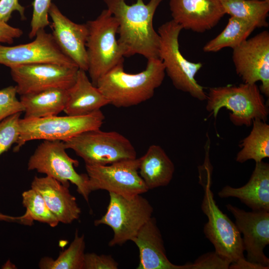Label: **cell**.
Masks as SVG:
<instances>
[{
  "mask_svg": "<svg viewBox=\"0 0 269 269\" xmlns=\"http://www.w3.org/2000/svg\"><path fill=\"white\" fill-rule=\"evenodd\" d=\"M163 0H136L128 4L126 0H104L118 23V39L124 57L135 54L147 59L159 58L160 37L153 26L155 12Z\"/></svg>",
  "mask_w": 269,
  "mask_h": 269,
  "instance_id": "obj_1",
  "label": "cell"
},
{
  "mask_svg": "<svg viewBox=\"0 0 269 269\" xmlns=\"http://www.w3.org/2000/svg\"><path fill=\"white\" fill-rule=\"evenodd\" d=\"M165 75L159 58L147 59L145 68L135 74L125 71L124 64L115 66L99 79L96 86L117 108L137 105L150 99Z\"/></svg>",
  "mask_w": 269,
  "mask_h": 269,
  "instance_id": "obj_2",
  "label": "cell"
},
{
  "mask_svg": "<svg viewBox=\"0 0 269 269\" xmlns=\"http://www.w3.org/2000/svg\"><path fill=\"white\" fill-rule=\"evenodd\" d=\"M206 110L216 119L222 108L229 110V118L235 126L250 127L256 119L266 121L268 106L256 84L243 83L209 89L207 94Z\"/></svg>",
  "mask_w": 269,
  "mask_h": 269,
  "instance_id": "obj_3",
  "label": "cell"
},
{
  "mask_svg": "<svg viewBox=\"0 0 269 269\" xmlns=\"http://www.w3.org/2000/svg\"><path fill=\"white\" fill-rule=\"evenodd\" d=\"M88 30L86 42L89 73L92 84L112 68L124 64V56L117 38L118 23L111 12L102 11L94 20L86 23Z\"/></svg>",
  "mask_w": 269,
  "mask_h": 269,
  "instance_id": "obj_4",
  "label": "cell"
},
{
  "mask_svg": "<svg viewBox=\"0 0 269 269\" xmlns=\"http://www.w3.org/2000/svg\"><path fill=\"white\" fill-rule=\"evenodd\" d=\"M182 27L171 20L161 25L157 32L160 37L159 58L165 73L177 90L188 93L200 101L206 100L204 87L195 79V76L202 67L200 62L187 60L181 53L179 36Z\"/></svg>",
  "mask_w": 269,
  "mask_h": 269,
  "instance_id": "obj_5",
  "label": "cell"
},
{
  "mask_svg": "<svg viewBox=\"0 0 269 269\" xmlns=\"http://www.w3.org/2000/svg\"><path fill=\"white\" fill-rule=\"evenodd\" d=\"M105 116L100 110L83 116H52L38 119H20V134L14 151L32 140L66 141L82 133L100 129Z\"/></svg>",
  "mask_w": 269,
  "mask_h": 269,
  "instance_id": "obj_6",
  "label": "cell"
},
{
  "mask_svg": "<svg viewBox=\"0 0 269 269\" xmlns=\"http://www.w3.org/2000/svg\"><path fill=\"white\" fill-rule=\"evenodd\" d=\"M64 142L66 149H72L85 165H104L136 158V150L130 140L116 131L92 130Z\"/></svg>",
  "mask_w": 269,
  "mask_h": 269,
  "instance_id": "obj_7",
  "label": "cell"
},
{
  "mask_svg": "<svg viewBox=\"0 0 269 269\" xmlns=\"http://www.w3.org/2000/svg\"><path fill=\"white\" fill-rule=\"evenodd\" d=\"M109 203L106 213L94 221L95 226L106 225L113 230L111 247L122 246L136 236L142 226L151 218L153 209L141 195L124 196L109 192Z\"/></svg>",
  "mask_w": 269,
  "mask_h": 269,
  "instance_id": "obj_8",
  "label": "cell"
},
{
  "mask_svg": "<svg viewBox=\"0 0 269 269\" xmlns=\"http://www.w3.org/2000/svg\"><path fill=\"white\" fill-rule=\"evenodd\" d=\"M66 149L63 141L44 140L29 157L27 169L45 174L68 187L70 182L75 185L78 193L88 203L91 192L88 175L76 172L74 167L79 162L70 157Z\"/></svg>",
  "mask_w": 269,
  "mask_h": 269,
  "instance_id": "obj_9",
  "label": "cell"
},
{
  "mask_svg": "<svg viewBox=\"0 0 269 269\" xmlns=\"http://www.w3.org/2000/svg\"><path fill=\"white\" fill-rule=\"evenodd\" d=\"M201 209L207 217L203 232L215 252L230 264L245 259L241 234L236 224L217 206L210 189V180L204 185Z\"/></svg>",
  "mask_w": 269,
  "mask_h": 269,
  "instance_id": "obj_10",
  "label": "cell"
},
{
  "mask_svg": "<svg viewBox=\"0 0 269 269\" xmlns=\"http://www.w3.org/2000/svg\"><path fill=\"white\" fill-rule=\"evenodd\" d=\"M138 158L104 165H85L91 192L105 190L124 196L141 195L148 191L138 173Z\"/></svg>",
  "mask_w": 269,
  "mask_h": 269,
  "instance_id": "obj_11",
  "label": "cell"
},
{
  "mask_svg": "<svg viewBox=\"0 0 269 269\" xmlns=\"http://www.w3.org/2000/svg\"><path fill=\"white\" fill-rule=\"evenodd\" d=\"M20 95L50 88L69 89L75 82L79 68L52 63L21 65L10 68Z\"/></svg>",
  "mask_w": 269,
  "mask_h": 269,
  "instance_id": "obj_12",
  "label": "cell"
},
{
  "mask_svg": "<svg viewBox=\"0 0 269 269\" xmlns=\"http://www.w3.org/2000/svg\"><path fill=\"white\" fill-rule=\"evenodd\" d=\"M237 74L244 83L261 82L260 89L269 96V32L265 30L248 38L233 49Z\"/></svg>",
  "mask_w": 269,
  "mask_h": 269,
  "instance_id": "obj_13",
  "label": "cell"
},
{
  "mask_svg": "<svg viewBox=\"0 0 269 269\" xmlns=\"http://www.w3.org/2000/svg\"><path fill=\"white\" fill-rule=\"evenodd\" d=\"M35 37L33 41L26 44L13 46L0 44V64L9 68L41 63L76 65L62 52L52 34L40 29Z\"/></svg>",
  "mask_w": 269,
  "mask_h": 269,
  "instance_id": "obj_14",
  "label": "cell"
},
{
  "mask_svg": "<svg viewBox=\"0 0 269 269\" xmlns=\"http://www.w3.org/2000/svg\"><path fill=\"white\" fill-rule=\"evenodd\" d=\"M227 209L235 219V224L241 234L247 260L269 268V259L264 250L269 244V212H247L230 204Z\"/></svg>",
  "mask_w": 269,
  "mask_h": 269,
  "instance_id": "obj_15",
  "label": "cell"
},
{
  "mask_svg": "<svg viewBox=\"0 0 269 269\" xmlns=\"http://www.w3.org/2000/svg\"><path fill=\"white\" fill-rule=\"evenodd\" d=\"M48 14L52 19V35L59 48L79 69L87 71L86 44L88 30L86 24L71 21L53 3L50 5Z\"/></svg>",
  "mask_w": 269,
  "mask_h": 269,
  "instance_id": "obj_16",
  "label": "cell"
},
{
  "mask_svg": "<svg viewBox=\"0 0 269 269\" xmlns=\"http://www.w3.org/2000/svg\"><path fill=\"white\" fill-rule=\"evenodd\" d=\"M172 20L182 29L203 33L226 14L220 0H169Z\"/></svg>",
  "mask_w": 269,
  "mask_h": 269,
  "instance_id": "obj_17",
  "label": "cell"
},
{
  "mask_svg": "<svg viewBox=\"0 0 269 269\" xmlns=\"http://www.w3.org/2000/svg\"><path fill=\"white\" fill-rule=\"evenodd\" d=\"M31 188L38 192L59 223L69 224L78 220L81 213L76 199L69 187L52 177L35 176Z\"/></svg>",
  "mask_w": 269,
  "mask_h": 269,
  "instance_id": "obj_18",
  "label": "cell"
},
{
  "mask_svg": "<svg viewBox=\"0 0 269 269\" xmlns=\"http://www.w3.org/2000/svg\"><path fill=\"white\" fill-rule=\"evenodd\" d=\"M139 250L137 269H186L167 257L164 242L155 218L151 217L132 240Z\"/></svg>",
  "mask_w": 269,
  "mask_h": 269,
  "instance_id": "obj_19",
  "label": "cell"
},
{
  "mask_svg": "<svg viewBox=\"0 0 269 269\" xmlns=\"http://www.w3.org/2000/svg\"><path fill=\"white\" fill-rule=\"evenodd\" d=\"M218 195L221 198H237L253 211L269 212V164L263 161L256 162L245 185L239 188L225 186Z\"/></svg>",
  "mask_w": 269,
  "mask_h": 269,
  "instance_id": "obj_20",
  "label": "cell"
},
{
  "mask_svg": "<svg viewBox=\"0 0 269 269\" xmlns=\"http://www.w3.org/2000/svg\"><path fill=\"white\" fill-rule=\"evenodd\" d=\"M86 72L79 69L75 83L68 89L67 99L63 110L67 115H86L109 104Z\"/></svg>",
  "mask_w": 269,
  "mask_h": 269,
  "instance_id": "obj_21",
  "label": "cell"
},
{
  "mask_svg": "<svg viewBox=\"0 0 269 269\" xmlns=\"http://www.w3.org/2000/svg\"><path fill=\"white\" fill-rule=\"evenodd\" d=\"M138 160V173L148 190L169 184L173 178L175 166L160 145L149 146Z\"/></svg>",
  "mask_w": 269,
  "mask_h": 269,
  "instance_id": "obj_22",
  "label": "cell"
},
{
  "mask_svg": "<svg viewBox=\"0 0 269 269\" xmlns=\"http://www.w3.org/2000/svg\"><path fill=\"white\" fill-rule=\"evenodd\" d=\"M68 90L50 88L20 95L24 108V119H31L56 116L63 111Z\"/></svg>",
  "mask_w": 269,
  "mask_h": 269,
  "instance_id": "obj_23",
  "label": "cell"
},
{
  "mask_svg": "<svg viewBox=\"0 0 269 269\" xmlns=\"http://www.w3.org/2000/svg\"><path fill=\"white\" fill-rule=\"evenodd\" d=\"M236 161L244 163L249 160L256 162L263 161L269 157V125L266 121L256 119L253 121L250 134L244 138L240 145Z\"/></svg>",
  "mask_w": 269,
  "mask_h": 269,
  "instance_id": "obj_24",
  "label": "cell"
},
{
  "mask_svg": "<svg viewBox=\"0 0 269 269\" xmlns=\"http://www.w3.org/2000/svg\"><path fill=\"white\" fill-rule=\"evenodd\" d=\"M256 26L244 20L230 16L224 30L204 46L205 52H216L223 48L234 49L248 38Z\"/></svg>",
  "mask_w": 269,
  "mask_h": 269,
  "instance_id": "obj_25",
  "label": "cell"
},
{
  "mask_svg": "<svg viewBox=\"0 0 269 269\" xmlns=\"http://www.w3.org/2000/svg\"><path fill=\"white\" fill-rule=\"evenodd\" d=\"M226 14L254 24L257 27L269 25V0H220Z\"/></svg>",
  "mask_w": 269,
  "mask_h": 269,
  "instance_id": "obj_26",
  "label": "cell"
},
{
  "mask_svg": "<svg viewBox=\"0 0 269 269\" xmlns=\"http://www.w3.org/2000/svg\"><path fill=\"white\" fill-rule=\"evenodd\" d=\"M86 244L84 235L76 231L73 240L67 249L61 252L56 259L49 257L41 259V269H83Z\"/></svg>",
  "mask_w": 269,
  "mask_h": 269,
  "instance_id": "obj_27",
  "label": "cell"
},
{
  "mask_svg": "<svg viewBox=\"0 0 269 269\" xmlns=\"http://www.w3.org/2000/svg\"><path fill=\"white\" fill-rule=\"evenodd\" d=\"M22 204L33 221L46 224L51 227L59 223L47 206L44 199L36 190L30 188L22 193Z\"/></svg>",
  "mask_w": 269,
  "mask_h": 269,
  "instance_id": "obj_28",
  "label": "cell"
},
{
  "mask_svg": "<svg viewBox=\"0 0 269 269\" xmlns=\"http://www.w3.org/2000/svg\"><path fill=\"white\" fill-rule=\"evenodd\" d=\"M20 114H15L0 122V156L18 140Z\"/></svg>",
  "mask_w": 269,
  "mask_h": 269,
  "instance_id": "obj_29",
  "label": "cell"
},
{
  "mask_svg": "<svg viewBox=\"0 0 269 269\" xmlns=\"http://www.w3.org/2000/svg\"><path fill=\"white\" fill-rule=\"evenodd\" d=\"M16 86H10L0 90V122L24 111V108L16 97Z\"/></svg>",
  "mask_w": 269,
  "mask_h": 269,
  "instance_id": "obj_30",
  "label": "cell"
},
{
  "mask_svg": "<svg viewBox=\"0 0 269 269\" xmlns=\"http://www.w3.org/2000/svg\"><path fill=\"white\" fill-rule=\"evenodd\" d=\"M51 3V0H33L31 30L29 33L30 38L34 37L39 29H44L49 25L48 11Z\"/></svg>",
  "mask_w": 269,
  "mask_h": 269,
  "instance_id": "obj_31",
  "label": "cell"
},
{
  "mask_svg": "<svg viewBox=\"0 0 269 269\" xmlns=\"http://www.w3.org/2000/svg\"><path fill=\"white\" fill-rule=\"evenodd\" d=\"M186 265L187 269H228L230 263L212 252L201 256L193 263Z\"/></svg>",
  "mask_w": 269,
  "mask_h": 269,
  "instance_id": "obj_32",
  "label": "cell"
},
{
  "mask_svg": "<svg viewBox=\"0 0 269 269\" xmlns=\"http://www.w3.org/2000/svg\"><path fill=\"white\" fill-rule=\"evenodd\" d=\"M118 263L111 255L87 253L83 269H117Z\"/></svg>",
  "mask_w": 269,
  "mask_h": 269,
  "instance_id": "obj_33",
  "label": "cell"
},
{
  "mask_svg": "<svg viewBox=\"0 0 269 269\" xmlns=\"http://www.w3.org/2000/svg\"><path fill=\"white\" fill-rule=\"evenodd\" d=\"M24 10L18 0H0V21L7 23L14 11L19 13L22 19H25Z\"/></svg>",
  "mask_w": 269,
  "mask_h": 269,
  "instance_id": "obj_34",
  "label": "cell"
},
{
  "mask_svg": "<svg viewBox=\"0 0 269 269\" xmlns=\"http://www.w3.org/2000/svg\"><path fill=\"white\" fill-rule=\"evenodd\" d=\"M22 34L21 29L0 21V42L12 44L14 38L20 37Z\"/></svg>",
  "mask_w": 269,
  "mask_h": 269,
  "instance_id": "obj_35",
  "label": "cell"
},
{
  "mask_svg": "<svg viewBox=\"0 0 269 269\" xmlns=\"http://www.w3.org/2000/svg\"><path fill=\"white\" fill-rule=\"evenodd\" d=\"M0 221L16 223L22 225L31 226L33 224V220L26 212L20 216H12L0 212Z\"/></svg>",
  "mask_w": 269,
  "mask_h": 269,
  "instance_id": "obj_36",
  "label": "cell"
},
{
  "mask_svg": "<svg viewBox=\"0 0 269 269\" xmlns=\"http://www.w3.org/2000/svg\"><path fill=\"white\" fill-rule=\"evenodd\" d=\"M269 268L261 264L253 263L248 261L246 258L241 259L237 262L232 263L229 269H268Z\"/></svg>",
  "mask_w": 269,
  "mask_h": 269,
  "instance_id": "obj_37",
  "label": "cell"
},
{
  "mask_svg": "<svg viewBox=\"0 0 269 269\" xmlns=\"http://www.w3.org/2000/svg\"><path fill=\"white\" fill-rule=\"evenodd\" d=\"M2 269H17V268L14 264H13L10 260H8L2 266Z\"/></svg>",
  "mask_w": 269,
  "mask_h": 269,
  "instance_id": "obj_38",
  "label": "cell"
},
{
  "mask_svg": "<svg viewBox=\"0 0 269 269\" xmlns=\"http://www.w3.org/2000/svg\"></svg>",
  "mask_w": 269,
  "mask_h": 269,
  "instance_id": "obj_39",
  "label": "cell"
}]
</instances>
